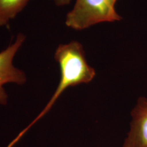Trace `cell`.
I'll return each instance as SVG.
<instances>
[{
    "label": "cell",
    "mask_w": 147,
    "mask_h": 147,
    "mask_svg": "<svg viewBox=\"0 0 147 147\" xmlns=\"http://www.w3.org/2000/svg\"><path fill=\"white\" fill-rule=\"evenodd\" d=\"M55 59L60 69L59 82L50 100L29 127L49 113L66 89L80 84L89 83L95 76V69L88 63L80 42L72 41L59 45L55 51Z\"/></svg>",
    "instance_id": "1"
},
{
    "label": "cell",
    "mask_w": 147,
    "mask_h": 147,
    "mask_svg": "<svg viewBox=\"0 0 147 147\" xmlns=\"http://www.w3.org/2000/svg\"><path fill=\"white\" fill-rule=\"evenodd\" d=\"M121 18L108 0H76L65 23L69 28L83 30L96 24L119 21Z\"/></svg>",
    "instance_id": "2"
},
{
    "label": "cell",
    "mask_w": 147,
    "mask_h": 147,
    "mask_svg": "<svg viewBox=\"0 0 147 147\" xmlns=\"http://www.w3.org/2000/svg\"><path fill=\"white\" fill-rule=\"evenodd\" d=\"M25 40L23 34H18L16 40L6 49L0 52V104L5 105L8 102V94L4 85L8 83H15L19 85L26 82L27 77L23 70L17 68L13 64L16 53Z\"/></svg>",
    "instance_id": "3"
},
{
    "label": "cell",
    "mask_w": 147,
    "mask_h": 147,
    "mask_svg": "<svg viewBox=\"0 0 147 147\" xmlns=\"http://www.w3.org/2000/svg\"><path fill=\"white\" fill-rule=\"evenodd\" d=\"M129 131L123 147H147V98L140 97L131 112Z\"/></svg>",
    "instance_id": "4"
},
{
    "label": "cell",
    "mask_w": 147,
    "mask_h": 147,
    "mask_svg": "<svg viewBox=\"0 0 147 147\" xmlns=\"http://www.w3.org/2000/svg\"><path fill=\"white\" fill-rule=\"evenodd\" d=\"M29 0H0V27L5 26L23 10Z\"/></svg>",
    "instance_id": "5"
},
{
    "label": "cell",
    "mask_w": 147,
    "mask_h": 147,
    "mask_svg": "<svg viewBox=\"0 0 147 147\" xmlns=\"http://www.w3.org/2000/svg\"><path fill=\"white\" fill-rule=\"evenodd\" d=\"M54 3L58 6H64L71 3V0H53Z\"/></svg>",
    "instance_id": "6"
},
{
    "label": "cell",
    "mask_w": 147,
    "mask_h": 147,
    "mask_svg": "<svg viewBox=\"0 0 147 147\" xmlns=\"http://www.w3.org/2000/svg\"><path fill=\"white\" fill-rule=\"evenodd\" d=\"M108 1H109V2L110 4H111V5H113V7H115V3L117 2V0H108Z\"/></svg>",
    "instance_id": "7"
}]
</instances>
